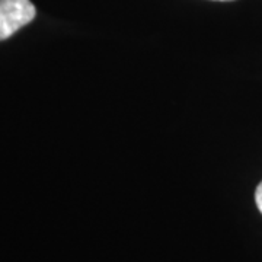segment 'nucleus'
<instances>
[{
    "label": "nucleus",
    "mask_w": 262,
    "mask_h": 262,
    "mask_svg": "<svg viewBox=\"0 0 262 262\" xmlns=\"http://www.w3.org/2000/svg\"><path fill=\"white\" fill-rule=\"evenodd\" d=\"M37 16L31 0H0V41L10 38Z\"/></svg>",
    "instance_id": "obj_1"
},
{
    "label": "nucleus",
    "mask_w": 262,
    "mask_h": 262,
    "mask_svg": "<svg viewBox=\"0 0 262 262\" xmlns=\"http://www.w3.org/2000/svg\"><path fill=\"white\" fill-rule=\"evenodd\" d=\"M255 203H256L258 210L262 213V182L256 187V191H255Z\"/></svg>",
    "instance_id": "obj_2"
},
{
    "label": "nucleus",
    "mask_w": 262,
    "mask_h": 262,
    "mask_svg": "<svg viewBox=\"0 0 262 262\" xmlns=\"http://www.w3.org/2000/svg\"><path fill=\"white\" fill-rule=\"evenodd\" d=\"M215 2H232V0H215Z\"/></svg>",
    "instance_id": "obj_3"
}]
</instances>
